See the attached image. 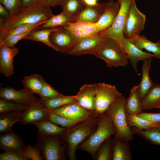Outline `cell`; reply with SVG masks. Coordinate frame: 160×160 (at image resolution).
Masks as SVG:
<instances>
[{
    "mask_svg": "<svg viewBox=\"0 0 160 160\" xmlns=\"http://www.w3.org/2000/svg\"><path fill=\"white\" fill-rule=\"evenodd\" d=\"M53 15L50 7L37 4L23 8L17 15L8 19H0V30L24 24L37 23L48 20Z\"/></svg>",
    "mask_w": 160,
    "mask_h": 160,
    "instance_id": "1",
    "label": "cell"
},
{
    "mask_svg": "<svg viewBox=\"0 0 160 160\" xmlns=\"http://www.w3.org/2000/svg\"><path fill=\"white\" fill-rule=\"evenodd\" d=\"M116 133V129L112 119L105 113L101 115L96 131L83 143L81 148L94 157L102 143Z\"/></svg>",
    "mask_w": 160,
    "mask_h": 160,
    "instance_id": "2",
    "label": "cell"
},
{
    "mask_svg": "<svg viewBox=\"0 0 160 160\" xmlns=\"http://www.w3.org/2000/svg\"><path fill=\"white\" fill-rule=\"evenodd\" d=\"M92 55L101 59L107 63V66L124 67L128 63V57L123 48L116 40L105 37L97 49Z\"/></svg>",
    "mask_w": 160,
    "mask_h": 160,
    "instance_id": "3",
    "label": "cell"
},
{
    "mask_svg": "<svg viewBox=\"0 0 160 160\" xmlns=\"http://www.w3.org/2000/svg\"><path fill=\"white\" fill-rule=\"evenodd\" d=\"M126 100L122 95L111 104L105 113L111 117L115 127V138L129 141L133 139L134 133L127 123L125 109Z\"/></svg>",
    "mask_w": 160,
    "mask_h": 160,
    "instance_id": "4",
    "label": "cell"
},
{
    "mask_svg": "<svg viewBox=\"0 0 160 160\" xmlns=\"http://www.w3.org/2000/svg\"><path fill=\"white\" fill-rule=\"evenodd\" d=\"M133 0H117L120 7L113 23L110 27L99 32V34L101 36L116 40L123 47L122 40L124 36L123 32Z\"/></svg>",
    "mask_w": 160,
    "mask_h": 160,
    "instance_id": "5",
    "label": "cell"
},
{
    "mask_svg": "<svg viewBox=\"0 0 160 160\" xmlns=\"http://www.w3.org/2000/svg\"><path fill=\"white\" fill-rule=\"evenodd\" d=\"M95 121L89 118L74 127L67 133L66 141L71 160L76 159L75 152L79 145L92 132Z\"/></svg>",
    "mask_w": 160,
    "mask_h": 160,
    "instance_id": "6",
    "label": "cell"
},
{
    "mask_svg": "<svg viewBox=\"0 0 160 160\" xmlns=\"http://www.w3.org/2000/svg\"><path fill=\"white\" fill-rule=\"evenodd\" d=\"M122 95L115 86L104 83H97L94 112L100 115L105 113L111 104Z\"/></svg>",
    "mask_w": 160,
    "mask_h": 160,
    "instance_id": "7",
    "label": "cell"
},
{
    "mask_svg": "<svg viewBox=\"0 0 160 160\" xmlns=\"http://www.w3.org/2000/svg\"><path fill=\"white\" fill-rule=\"evenodd\" d=\"M79 38L64 27L53 28L50 41L57 51L67 54L75 47Z\"/></svg>",
    "mask_w": 160,
    "mask_h": 160,
    "instance_id": "8",
    "label": "cell"
},
{
    "mask_svg": "<svg viewBox=\"0 0 160 160\" xmlns=\"http://www.w3.org/2000/svg\"><path fill=\"white\" fill-rule=\"evenodd\" d=\"M146 17L137 8L135 0L131 3L125 27L124 36L130 39L140 35L143 30Z\"/></svg>",
    "mask_w": 160,
    "mask_h": 160,
    "instance_id": "9",
    "label": "cell"
},
{
    "mask_svg": "<svg viewBox=\"0 0 160 160\" xmlns=\"http://www.w3.org/2000/svg\"><path fill=\"white\" fill-rule=\"evenodd\" d=\"M34 94L24 87L18 90L11 87H1L0 90V99L13 103L29 105L33 104L39 99Z\"/></svg>",
    "mask_w": 160,
    "mask_h": 160,
    "instance_id": "10",
    "label": "cell"
},
{
    "mask_svg": "<svg viewBox=\"0 0 160 160\" xmlns=\"http://www.w3.org/2000/svg\"><path fill=\"white\" fill-rule=\"evenodd\" d=\"M40 148L42 156L46 160H60L65 159L64 150L59 139L53 137H39Z\"/></svg>",
    "mask_w": 160,
    "mask_h": 160,
    "instance_id": "11",
    "label": "cell"
},
{
    "mask_svg": "<svg viewBox=\"0 0 160 160\" xmlns=\"http://www.w3.org/2000/svg\"><path fill=\"white\" fill-rule=\"evenodd\" d=\"M49 113L50 110L44 107L40 98L23 111L20 121L25 124H33L40 121L49 120Z\"/></svg>",
    "mask_w": 160,
    "mask_h": 160,
    "instance_id": "12",
    "label": "cell"
},
{
    "mask_svg": "<svg viewBox=\"0 0 160 160\" xmlns=\"http://www.w3.org/2000/svg\"><path fill=\"white\" fill-rule=\"evenodd\" d=\"M49 110L57 115L73 119H87L93 112L84 108L77 102L70 103Z\"/></svg>",
    "mask_w": 160,
    "mask_h": 160,
    "instance_id": "13",
    "label": "cell"
},
{
    "mask_svg": "<svg viewBox=\"0 0 160 160\" xmlns=\"http://www.w3.org/2000/svg\"><path fill=\"white\" fill-rule=\"evenodd\" d=\"M105 37L79 38L75 47L67 54L73 56H80L88 54L92 55L103 41Z\"/></svg>",
    "mask_w": 160,
    "mask_h": 160,
    "instance_id": "14",
    "label": "cell"
},
{
    "mask_svg": "<svg viewBox=\"0 0 160 160\" xmlns=\"http://www.w3.org/2000/svg\"><path fill=\"white\" fill-rule=\"evenodd\" d=\"M18 53V49L16 47L0 46V72L6 77L14 74L13 60Z\"/></svg>",
    "mask_w": 160,
    "mask_h": 160,
    "instance_id": "15",
    "label": "cell"
},
{
    "mask_svg": "<svg viewBox=\"0 0 160 160\" xmlns=\"http://www.w3.org/2000/svg\"><path fill=\"white\" fill-rule=\"evenodd\" d=\"M97 83L83 85L76 95L77 103L89 110L94 111L95 109Z\"/></svg>",
    "mask_w": 160,
    "mask_h": 160,
    "instance_id": "16",
    "label": "cell"
},
{
    "mask_svg": "<svg viewBox=\"0 0 160 160\" xmlns=\"http://www.w3.org/2000/svg\"><path fill=\"white\" fill-rule=\"evenodd\" d=\"M122 44L128 59L136 73H137V64L139 61H144L145 60L150 58H156L155 55L153 54L143 52L138 48L132 42L124 36L122 38Z\"/></svg>",
    "mask_w": 160,
    "mask_h": 160,
    "instance_id": "17",
    "label": "cell"
},
{
    "mask_svg": "<svg viewBox=\"0 0 160 160\" xmlns=\"http://www.w3.org/2000/svg\"><path fill=\"white\" fill-rule=\"evenodd\" d=\"M120 6L117 2L110 0L106 3L103 12L95 23L100 31L111 26L113 23L119 10Z\"/></svg>",
    "mask_w": 160,
    "mask_h": 160,
    "instance_id": "18",
    "label": "cell"
},
{
    "mask_svg": "<svg viewBox=\"0 0 160 160\" xmlns=\"http://www.w3.org/2000/svg\"><path fill=\"white\" fill-rule=\"evenodd\" d=\"M105 2H102L93 5H87L73 19V23L84 22L96 23L101 15Z\"/></svg>",
    "mask_w": 160,
    "mask_h": 160,
    "instance_id": "19",
    "label": "cell"
},
{
    "mask_svg": "<svg viewBox=\"0 0 160 160\" xmlns=\"http://www.w3.org/2000/svg\"><path fill=\"white\" fill-rule=\"evenodd\" d=\"M1 148L5 151L22 152L25 147L19 137L10 131L0 136Z\"/></svg>",
    "mask_w": 160,
    "mask_h": 160,
    "instance_id": "20",
    "label": "cell"
},
{
    "mask_svg": "<svg viewBox=\"0 0 160 160\" xmlns=\"http://www.w3.org/2000/svg\"><path fill=\"white\" fill-rule=\"evenodd\" d=\"M152 58L145 60L142 68L141 81L137 89L138 94L141 102L154 84L149 75Z\"/></svg>",
    "mask_w": 160,
    "mask_h": 160,
    "instance_id": "21",
    "label": "cell"
},
{
    "mask_svg": "<svg viewBox=\"0 0 160 160\" xmlns=\"http://www.w3.org/2000/svg\"><path fill=\"white\" fill-rule=\"evenodd\" d=\"M128 141L118 138L112 141L113 160H132Z\"/></svg>",
    "mask_w": 160,
    "mask_h": 160,
    "instance_id": "22",
    "label": "cell"
},
{
    "mask_svg": "<svg viewBox=\"0 0 160 160\" xmlns=\"http://www.w3.org/2000/svg\"><path fill=\"white\" fill-rule=\"evenodd\" d=\"M160 107V84H154L141 102L143 110H149Z\"/></svg>",
    "mask_w": 160,
    "mask_h": 160,
    "instance_id": "23",
    "label": "cell"
},
{
    "mask_svg": "<svg viewBox=\"0 0 160 160\" xmlns=\"http://www.w3.org/2000/svg\"><path fill=\"white\" fill-rule=\"evenodd\" d=\"M127 39L139 49L141 50L145 49L153 53L155 55L156 58L160 59V40L153 43L148 40L145 36L140 35Z\"/></svg>",
    "mask_w": 160,
    "mask_h": 160,
    "instance_id": "24",
    "label": "cell"
},
{
    "mask_svg": "<svg viewBox=\"0 0 160 160\" xmlns=\"http://www.w3.org/2000/svg\"><path fill=\"white\" fill-rule=\"evenodd\" d=\"M38 128L39 137H53L64 133L67 128H62L49 120L36 123L33 124Z\"/></svg>",
    "mask_w": 160,
    "mask_h": 160,
    "instance_id": "25",
    "label": "cell"
},
{
    "mask_svg": "<svg viewBox=\"0 0 160 160\" xmlns=\"http://www.w3.org/2000/svg\"><path fill=\"white\" fill-rule=\"evenodd\" d=\"M138 87L135 86L132 87L128 98L126 100L125 109L126 115H137L143 112L141 101L137 92Z\"/></svg>",
    "mask_w": 160,
    "mask_h": 160,
    "instance_id": "26",
    "label": "cell"
},
{
    "mask_svg": "<svg viewBox=\"0 0 160 160\" xmlns=\"http://www.w3.org/2000/svg\"><path fill=\"white\" fill-rule=\"evenodd\" d=\"M73 18L65 12L62 11L57 15H53L47 21L35 28L41 29L52 28L59 27H64L69 23H73Z\"/></svg>",
    "mask_w": 160,
    "mask_h": 160,
    "instance_id": "27",
    "label": "cell"
},
{
    "mask_svg": "<svg viewBox=\"0 0 160 160\" xmlns=\"http://www.w3.org/2000/svg\"><path fill=\"white\" fill-rule=\"evenodd\" d=\"M24 111H12L0 114V132L11 131L13 124L21 121Z\"/></svg>",
    "mask_w": 160,
    "mask_h": 160,
    "instance_id": "28",
    "label": "cell"
},
{
    "mask_svg": "<svg viewBox=\"0 0 160 160\" xmlns=\"http://www.w3.org/2000/svg\"><path fill=\"white\" fill-rule=\"evenodd\" d=\"M127 124L133 132L160 127V122L151 121L138 117L137 115H127Z\"/></svg>",
    "mask_w": 160,
    "mask_h": 160,
    "instance_id": "29",
    "label": "cell"
},
{
    "mask_svg": "<svg viewBox=\"0 0 160 160\" xmlns=\"http://www.w3.org/2000/svg\"><path fill=\"white\" fill-rule=\"evenodd\" d=\"M52 28L34 29L30 31L23 39H29L42 42L57 51L49 39V34Z\"/></svg>",
    "mask_w": 160,
    "mask_h": 160,
    "instance_id": "30",
    "label": "cell"
},
{
    "mask_svg": "<svg viewBox=\"0 0 160 160\" xmlns=\"http://www.w3.org/2000/svg\"><path fill=\"white\" fill-rule=\"evenodd\" d=\"M47 20L36 24H23L12 28L0 30V43L13 35L32 30L46 22Z\"/></svg>",
    "mask_w": 160,
    "mask_h": 160,
    "instance_id": "31",
    "label": "cell"
},
{
    "mask_svg": "<svg viewBox=\"0 0 160 160\" xmlns=\"http://www.w3.org/2000/svg\"><path fill=\"white\" fill-rule=\"evenodd\" d=\"M40 99L44 107L49 110L57 108L70 103L77 102V97L76 95H64L62 97L49 99L40 97Z\"/></svg>",
    "mask_w": 160,
    "mask_h": 160,
    "instance_id": "32",
    "label": "cell"
},
{
    "mask_svg": "<svg viewBox=\"0 0 160 160\" xmlns=\"http://www.w3.org/2000/svg\"><path fill=\"white\" fill-rule=\"evenodd\" d=\"M44 80L41 76L35 74L25 77L22 83L23 87L34 94L39 95Z\"/></svg>",
    "mask_w": 160,
    "mask_h": 160,
    "instance_id": "33",
    "label": "cell"
},
{
    "mask_svg": "<svg viewBox=\"0 0 160 160\" xmlns=\"http://www.w3.org/2000/svg\"><path fill=\"white\" fill-rule=\"evenodd\" d=\"M87 5L84 0H64L61 7L74 19Z\"/></svg>",
    "mask_w": 160,
    "mask_h": 160,
    "instance_id": "34",
    "label": "cell"
},
{
    "mask_svg": "<svg viewBox=\"0 0 160 160\" xmlns=\"http://www.w3.org/2000/svg\"><path fill=\"white\" fill-rule=\"evenodd\" d=\"M133 132L151 143L160 145V130L158 128L138 130Z\"/></svg>",
    "mask_w": 160,
    "mask_h": 160,
    "instance_id": "35",
    "label": "cell"
},
{
    "mask_svg": "<svg viewBox=\"0 0 160 160\" xmlns=\"http://www.w3.org/2000/svg\"><path fill=\"white\" fill-rule=\"evenodd\" d=\"M48 119L49 121L63 127L69 128L87 119H68L53 113L50 111Z\"/></svg>",
    "mask_w": 160,
    "mask_h": 160,
    "instance_id": "36",
    "label": "cell"
},
{
    "mask_svg": "<svg viewBox=\"0 0 160 160\" xmlns=\"http://www.w3.org/2000/svg\"><path fill=\"white\" fill-rule=\"evenodd\" d=\"M31 105L19 104L0 99V113H1L12 111H24L28 109Z\"/></svg>",
    "mask_w": 160,
    "mask_h": 160,
    "instance_id": "37",
    "label": "cell"
},
{
    "mask_svg": "<svg viewBox=\"0 0 160 160\" xmlns=\"http://www.w3.org/2000/svg\"><path fill=\"white\" fill-rule=\"evenodd\" d=\"M71 31L79 38H97L100 36L99 34V32L100 31V30L96 23H91L86 29L83 31Z\"/></svg>",
    "mask_w": 160,
    "mask_h": 160,
    "instance_id": "38",
    "label": "cell"
},
{
    "mask_svg": "<svg viewBox=\"0 0 160 160\" xmlns=\"http://www.w3.org/2000/svg\"><path fill=\"white\" fill-rule=\"evenodd\" d=\"M105 141L100 146V149L97 156L96 160H112L113 146L112 141L109 138Z\"/></svg>",
    "mask_w": 160,
    "mask_h": 160,
    "instance_id": "39",
    "label": "cell"
},
{
    "mask_svg": "<svg viewBox=\"0 0 160 160\" xmlns=\"http://www.w3.org/2000/svg\"><path fill=\"white\" fill-rule=\"evenodd\" d=\"M0 3L8 11L10 17L17 15L23 9L22 0H0Z\"/></svg>",
    "mask_w": 160,
    "mask_h": 160,
    "instance_id": "40",
    "label": "cell"
},
{
    "mask_svg": "<svg viewBox=\"0 0 160 160\" xmlns=\"http://www.w3.org/2000/svg\"><path fill=\"white\" fill-rule=\"evenodd\" d=\"M23 153L28 160H42L44 159L38 145L31 146L29 145L25 147Z\"/></svg>",
    "mask_w": 160,
    "mask_h": 160,
    "instance_id": "41",
    "label": "cell"
},
{
    "mask_svg": "<svg viewBox=\"0 0 160 160\" xmlns=\"http://www.w3.org/2000/svg\"><path fill=\"white\" fill-rule=\"evenodd\" d=\"M40 97L49 99L62 97L64 95L59 93L44 80L39 95Z\"/></svg>",
    "mask_w": 160,
    "mask_h": 160,
    "instance_id": "42",
    "label": "cell"
},
{
    "mask_svg": "<svg viewBox=\"0 0 160 160\" xmlns=\"http://www.w3.org/2000/svg\"><path fill=\"white\" fill-rule=\"evenodd\" d=\"M0 160H27L22 152L7 151L0 155Z\"/></svg>",
    "mask_w": 160,
    "mask_h": 160,
    "instance_id": "43",
    "label": "cell"
},
{
    "mask_svg": "<svg viewBox=\"0 0 160 160\" xmlns=\"http://www.w3.org/2000/svg\"><path fill=\"white\" fill-rule=\"evenodd\" d=\"M31 31L13 35L2 43H0V46H4L9 47H14L19 41L23 39Z\"/></svg>",
    "mask_w": 160,
    "mask_h": 160,
    "instance_id": "44",
    "label": "cell"
},
{
    "mask_svg": "<svg viewBox=\"0 0 160 160\" xmlns=\"http://www.w3.org/2000/svg\"><path fill=\"white\" fill-rule=\"evenodd\" d=\"M91 23L84 22L69 23L64 27L71 31H79L84 30Z\"/></svg>",
    "mask_w": 160,
    "mask_h": 160,
    "instance_id": "45",
    "label": "cell"
},
{
    "mask_svg": "<svg viewBox=\"0 0 160 160\" xmlns=\"http://www.w3.org/2000/svg\"><path fill=\"white\" fill-rule=\"evenodd\" d=\"M137 116L139 118L151 121L160 122V113H144L142 112Z\"/></svg>",
    "mask_w": 160,
    "mask_h": 160,
    "instance_id": "46",
    "label": "cell"
},
{
    "mask_svg": "<svg viewBox=\"0 0 160 160\" xmlns=\"http://www.w3.org/2000/svg\"><path fill=\"white\" fill-rule=\"evenodd\" d=\"M64 0H40V3L44 5L49 7L62 6Z\"/></svg>",
    "mask_w": 160,
    "mask_h": 160,
    "instance_id": "47",
    "label": "cell"
},
{
    "mask_svg": "<svg viewBox=\"0 0 160 160\" xmlns=\"http://www.w3.org/2000/svg\"><path fill=\"white\" fill-rule=\"evenodd\" d=\"M0 19L7 20L10 17V14L5 7L1 4H0Z\"/></svg>",
    "mask_w": 160,
    "mask_h": 160,
    "instance_id": "48",
    "label": "cell"
},
{
    "mask_svg": "<svg viewBox=\"0 0 160 160\" xmlns=\"http://www.w3.org/2000/svg\"><path fill=\"white\" fill-rule=\"evenodd\" d=\"M40 0H22L23 8L40 3Z\"/></svg>",
    "mask_w": 160,
    "mask_h": 160,
    "instance_id": "49",
    "label": "cell"
},
{
    "mask_svg": "<svg viewBox=\"0 0 160 160\" xmlns=\"http://www.w3.org/2000/svg\"><path fill=\"white\" fill-rule=\"evenodd\" d=\"M85 3L88 5H93L97 4V0H84Z\"/></svg>",
    "mask_w": 160,
    "mask_h": 160,
    "instance_id": "50",
    "label": "cell"
},
{
    "mask_svg": "<svg viewBox=\"0 0 160 160\" xmlns=\"http://www.w3.org/2000/svg\"><path fill=\"white\" fill-rule=\"evenodd\" d=\"M160 130V127L158 128Z\"/></svg>",
    "mask_w": 160,
    "mask_h": 160,
    "instance_id": "51",
    "label": "cell"
},
{
    "mask_svg": "<svg viewBox=\"0 0 160 160\" xmlns=\"http://www.w3.org/2000/svg\"><path fill=\"white\" fill-rule=\"evenodd\" d=\"M159 108H160V107H159Z\"/></svg>",
    "mask_w": 160,
    "mask_h": 160,
    "instance_id": "52",
    "label": "cell"
},
{
    "mask_svg": "<svg viewBox=\"0 0 160 160\" xmlns=\"http://www.w3.org/2000/svg\"></svg>",
    "mask_w": 160,
    "mask_h": 160,
    "instance_id": "53",
    "label": "cell"
}]
</instances>
